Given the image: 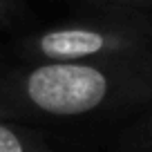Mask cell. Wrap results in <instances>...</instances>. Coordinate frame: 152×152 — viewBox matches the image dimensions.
Wrapping results in <instances>:
<instances>
[{"label":"cell","instance_id":"obj_1","mask_svg":"<svg viewBox=\"0 0 152 152\" xmlns=\"http://www.w3.org/2000/svg\"><path fill=\"white\" fill-rule=\"evenodd\" d=\"M0 103L11 121L137 114L152 105V49L87 63H27L0 74Z\"/></svg>","mask_w":152,"mask_h":152},{"label":"cell","instance_id":"obj_2","mask_svg":"<svg viewBox=\"0 0 152 152\" xmlns=\"http://www.w3.org/2000/svg\"><path fill=\"white\" fill-rule=\"evenodd\" d=\"M150 49L152 11L121 9L52 25L20 43V54L27 63H87Z\"/></svg>","mask_w":152,"mask_h":152},{"label":"cell","instance_id":"obj_3","mask_svg":"<svg viewBox=\"0 0 152 152\" xmlns=\"http://www.w3.org/2000/svg\"><path fill=\"white\" fill-rule=\"evenodd\" d=\"M114 152H152V105L137 112L119 132Z\"/></svg>","mask_w":152,"mask_h":152},{"label":"cell","instance_id":"obj_4","mask_svg":"<svg viewBox=\"0 0 152 152\" xmlns=\"http://www.w3.org/2000/svg\"><path fill=\"white\" fill-rule=\"evenodd\" d=\"M0 152H54L40 134L14 121H0Z\"/></svg>","mask_w":152,"mask_h":152},{"label":"cell","instance_id":"obj_5","mask_svg":"<svg viewBox=\"0 0 152 152\" xmlns=\"http://www.w3.org/2000/svg\"><path fill=\"white\" fill-rule=\"evenodd\" d=\"M90 2L121 11H152V0H90Z\"/></svg>","mask_w":152,"mask_h":152},{"label":"cell","instance_id":"obj_6","mask_svg":"<svg viewBox=\"0 0 152 152\" xmlns=\"http://www.w3.org/2000/svg\"><path fill=\"white\" fill-rule=\"evenodd\" d=\"M11 14V7H9V0H0V20L9 18Z\"/></svg>","mask_w":152,"mask_h":152},{"label":"cell","instance_id":"obj_7","mask_svg":"<svg viewBox=\"0 0 152 152\" xmlns=\"http://www.w3.org/2000/svg\"><path fill=\"white\" fill-rule=\"evenodd\" d=\"M0 121H11V116H9V112L5 110V105L0 103Z\"/></svg>","mask_w":152,"mask_h":152}]
</instances>
